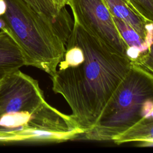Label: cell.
I'll return each instance as SVG.
<instances>
[{
	"label": "cell",
	"instance_id": "cell-2",
	"mask_svg": "<svg viewBox=\"0 0 153 153\" xmlns=\"http://www.w3.org/2000/svg\"><path fill=\"white\" fill-rule=\"evenodd\" d=\"M83 133L46 101L36 79L20 69L0 77V140L59 143Z\"/></svg>",
	"mask_w": 153,
	"mask_h": 153
},
{
	"label": "cell",
	"instance_id": "cell-5",
	"mask_svg": "<svg viewBox=\"0 0 153 153\" xmlns=\"http://www.w3.org/2000/svg\"><path fill=\"white\" fill-rule=\"evenodd\" d=\"M69 6L74 22L110 48L128 57V47L103 0H71Z\"/></svg>",
	"mask_w": 153,
	"mask_h": 153
},
{
	"label": "cell",
	"instance_id": "cell-3",
	"mask_svg": "<svg viewBox=\"0 0 153 153\" xmlns=\"http://www.w3.org/2000/svg\"><path fill=\"white\" fill-rule=\"evenodd\" d=\"M5 13L0 16L7 32L20 47L26 66L52 76L63 57L72 31V20L66 7L57 16L35 10L24 0H5Z\"/></svg>",
	"mask_w": 153,
	"mask_h": 153
},
{
	"label": "cell",
	"instance_id": "cell-6",
	"mask_svg": "<svg viewBox=\"0 0 153 153\" xmlns=\"http://www.w3.org/2000/svg\"><path fill=\"white\" fill-rule=\"evenodd\" d=\"M111 13L126 23L149 42V23L140 8L133 0H103Z\"/></svg>",
	"mask_w": 153,
	"mask_h": 153
},
{
	"label": "cell",
	"instance_id": "cell-14",
	"mask_svg": "<svg viewBox=\"0 0 153 153\" xmlns=\"http://www.w3.org/2000/svg\"><path fill=\"white\" fill-rule=\"evenodd\" d=\"M7 10V4L5 0H0V16L3 15Z\"/></svg>",
	"mask_w": 153,
	"mask_h": 153
},
{
	"label": "cell",
	"instance_id": "cell-7",
	"mask_svg": "<svg viewBox=\"0 0 153 153\" xmlns=\"http://www.w3.org/2000/svg\"><path fill=\"white\" fill-rule=\"evenodd\" d=\"M26 66L18 44L5 30H0V77Z\"/></svg>",
	"mask_w": 153,
	"mask_h": 153
},
{
	"label": "cell",
	"instance_id": "cell-10",
	"mask_svg": "<svg viewBox=\"0 0 153 153\" xmlns=\"http://www.w3.org/2000/svg\"><path fill=\"white\" fill-rule=\"evenodd\" d=\"M149 45L142 55L132 62V65L153 76V22L149 23Z\"/></svg>",
	"mask_w": 153,
	"mask_h": 153
},
{
	"label": "cell",
	"instance_id": "cell-1",
	"mask_svg": "<svg viewBox=\"0 0 153 153\" xmlns=\"http://www.w3.org/2000/svg\"><path fill=\"white\" fill-rule=\"evenodd\" d=\"M74 23L63 57L51 79L53 91L64 97L71 118L85 133L97 121L132 62Z\"/></svg>",
	"mask_w": 153,
	"mask_h": 153
},
{
	"label": "cell",
	"instance_id": "cell-12",
	"mask_svg": "<svg viewBox=\"0 0 153 153\" xmlns=\"http://www.w3.org/2000/svg\"><path fill=\"white\" fill-rule=\"evenodd\" d=\"M142 10L146 19L153 22V0H133Z\"/></svg>",
	"mask_w": 153,
	"mask_h": 153
},
{
	"label": "cell",
	"instance_id": "cell-13",
	"mask_svg": "<svg viewBox=\"0 0 153 153\" xmlns=\"http://www.w3.org/2000/svg\"><path fill=\"white\" fill-rule=\"evenodd\" d=\"M47 4L56 13H59L66 5H69L71 0H45Z\"/></svg>",
	"mask_w": 153,
	"mask_h": 153
},
{
	"label": "cell",
	"instance_id": "cell-8",
	"mask_svg": "<svg viewBox=\"0 0 153 153\" xmlns=\"http://www.w3.org/2000/svg\"><path fill=\"white\" fill-rule=\"evenodd\" d=\"M116 144L130 142H140V146L153 145V108L133 127L112 140Z\"/></svg>",
	"mask_w": 153,
	"mask_h": 153
},
{
	"label": "cell",
	"instance_id": "cell-11",
	"mask_svg": "<svg viewBox=\"0 0 153 153\" xmlns=\"http://www.w3.org/2000/svg\"><path fill=\"white\" fill-rule=\"evenodd\" d=\"M29 5H30L35 10L38 12L43 13L52 16H57L59 13H56L47 4L45 0H24Z\"/></svg>",
	"mask_w": 153,
	"mask_h": 153
},
{
	"label": "cell",
	"instance_id": "cell-4",
	"mask_svg": "<svg viewBox=\"0 0 153 153\" xmlns=\"http://www.w3.org/2000/svg\"><path fill=\"white\" fill-rule=\"evenodd\" d=\"M153 108V76L132 65L94 125L79 138L109 141L133 127Z\"/></svg>",
	"mask_w": 153,
	"mask_h": 153
},
{
	"label": "cell",
	"instance_id": "cell-9",
	"mask_svg": "<svg viewBox=\"0 0 153 153\" xmlns=\"http://www.w3.org/2000/svg\"><path fill=\"white\" fill-rule=\"evenodd\" d=\"M113 19L120 36L128 47V57L133 62L146 52L149 42L124 21L114 16Z\"/></svg>",
	"mask_w": 153,
	"mask_h": 153
}]
</instances>
